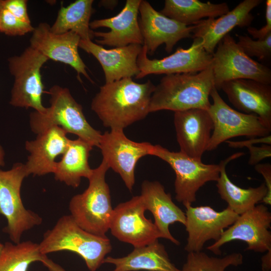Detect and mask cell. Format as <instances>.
Wrapping results in <instances>:
<instances>
[{
	"mask_svg": "<svg viewBox=\"0 0 271 271\" xmlns=\"http://www.w3.org/2000/svg\"><path fill=\"white\" fill-rule=\"evenodd\" d=\"M39 245L44 255L65 250L76 253L84 260L90 271H96L112 250L107 237L86 231L70 215L60 217L54 227L45 232Z\"/></svg>",
	"mask_w": 271,
	"mask_h": 271,
	"instance_id": "cell-3",
	"label": "cell"
},
{
	"mask_svg": "<svg viewBox=\"0 0 271 271\" xmlns=\"http://www.w3.org/2000/svg\"><path fill=\"white\" fill-rule=\"evenodd\" d=\"M154 145L136 142L127 138L123 130H112L102 134L99 148L109 168L118 173L127 188L132 191L135 182L134 171L138 161L151 155Z\"/></svg>",
	"mask_w": 271,
	"mask_h": 271,
	"instance_id": "cell-13",
	"label": "cell"
},
{
	"mask_svg": "<svg viewBox=\"0 0 271 271\" xmlns=\"http://www.w3.org/2000/svg\"><path fill=\"white\" fill-rule=\"evenodd\" d=\"M4 8L22 21L31 24L27 11V1L4 0Z\"/></svg>",
	"mask_w": 271,
	"mask_h": 271,
	"instance_id": "cell-34",
	"label": "cell"
},
{
	"mask_svg": "<svg viewBox=\"0 0 271 271\" xmlns=\"http://www.w3.org/2000/svg\"><path fill=\"white\" fill-rule=\"evenodd\" d=\"M257 172L262 175L264 180V184L267 189V193L262 202L267 205L271 204V164L259 163L254 166Z\"/></svg>",
	"mask_w": 271,
	"mask_h": 271,
	"instance_id": "cell-37",
	"label": "cell"
},
{
	"mask_svg": "<svg viewBox=\"0 0 271 271\" xmlns=\"http://www.w3.org/2000/svg\"><path fill=\"white\" fill-rule=\"evenodd\" d=\"M186 209L185 226L188 237L184 249L188 253L201 251L207 241L218 240L239 216L228 207L221 211L209 206L190 205Z\"/></svg>",
	"mask_w": 271,
	"mask_h": 271,
	"instance_id": "cell-16",
	"label": "cell"
},
{
	"mask_svg": "<svg viewBox=\"0 0 271 271\" xmlns=\"http://www.w3.org/2000/svg\"><path fill=\"white\" fill-rule=\"evenodd\" d=\"M93 0H77L67 7H61L50 31L56 34L69 31L77 34L81 40H91L93 31L89 27Z\"/></svg>",
	"mask_w": 271,
	"mask_h": 271,
	"instance_id": "cell-29",
	"label": "cell"
},
{
	"mask_svg": "<svg viewBox=\"0 0 271 271\" xmlns=\"http://www.w3.org/2000/svg\"><path fill=\"white\" fill-rule=\"evenodd\" d=\"M261 257L262 271H270L271 269V250H269Z\"/></svg>",
	"mask_w": 271,
	"mask_h": 271,
	"instance_id": "cell-40",
	"label": "cell"
},
{
	"mask_svg": "<svg viewBox=\"0 0 271 271\" xmlns=\"http://www.w3.org/2000/svg\"><path fill=\"white\" fill-rule=\"evenodd\" d=\"M4 157L5 152L3 147L0 145V166H3L5 165Z\"/></svg>",
	"mask_w": 271,
	"mask_h": 271,
	"instance_id": "cell-42",
	"label": "cell"
},
{
	"mask_svg": "<svg viewBox=\"0 0 271 271\" xmlns=\"http://www.w3.org/2000/svg\"><path fill=\"white\" fill-rule=\"evenodd\" d=\"M213 100L208 110L212 120L213 128L207 151L216 149L220 144L237 137L256 138L270 134L258 116L237 111L229 106L213 88L210 95Z\"/></svg>",
	"mask_w": 271,
	"mask_h": 271,
	"instance_id": "cell-9",
	"label": "cell"
},
{
	"mask_svg": "<svg viewBox=\"0 0 271 271\" xmlns=\"http://www.w3.org/2000/svg\"><path fill=\"white\" fill-rule=\"evenodd\" d=\"M93 147L89 143L79 138L70 140L61 160L56 163L53 173L55 180L76 188L80 185L82 177L88 179L93 171L88 163L90 152Z\"/></svg>",
	"mask_w": 271,
	"mask_h": 271,
	"instance_id": "cell-27",
	"label": "cell"
},
{
	"mask_svg": "<svg viewBox=\"0 0 271 271\" xmlns=\"http://www.w3.org/2000/svg\"><path fill=\"white\" fill-rule=\"evenodd\" d=\"M265 3V25L259 29L250 27L247 29L248 33L254 39H263L271 34V1L267 0Z\"/></svg>",
	"mask_w": 271,
	"mask_h": 271,
	"instance_id": "cell-36",
	"label": "cell"
},
{
	"mask_svg": "<svg viewBox=\"0 0 271 271\" xmlns=\"http://www.w3.org/2000/svg\"><path fill=\"white\" fill-rule=\"evenodd\" d=\"M213 53L212 67L217 90L226 81L249 79L264 84L271 83V70L246 55L229 34L225 36Z\"/></svg>",
	"mask_w": 271,
	"mask_h": 271,
	"instance_id": "cell-10",
	"label": "cell"
},
{
	"mask_svg": "<svg viewBox=\"0 0 271 271\" xmlns=\"http://www.w3.org/2000/svg\"><path fill=\"white\" fill-rule=\"evenodd\" d=\"M49 59L30 46L21 54L8 59L9 68L14 77L10 104L18 107L32 108L44 113L47 107L42 103L44 92L41 69Z\"/></svg>",
	"mask_w": 271,
	"mask_h": 271,
	"instance_id": "cell-7",
	"label": "cell"
},
{
	"mask_svg": "<svg viewBox=\"0 0 271 271\" xmlns=\"http://www.w3.org/2000/svg\"><path fill=\"white\" fill-rule=\"evenodd\" d=\"M45 255L39 244L31 240L6 242L0 253V271H27L32 263L41 262Z\"/></svg>",
	"mask_w": 271,
	"mask_h": 271,
	"instance_id": "cell-30",
	"label": "cell"
},
{
	"mask_svg": "<svg viewBox=\"0 0 271 271\" xmlns=\"http://www.w3.org/2000/svg\"><path fill=\"white\" fill-rule=\"evenodd\" d=\"M143 45L130 44L106 49L91 40H80L79 47L92 55L100 64L105 83L135 77L139 73L137 59Z\"/></svg>",
	"mask_w": 271,
	"mask_h": 271,
	"instance_id": "cell-23",
	"label": "cell"
},
{
	"mask_svg": "<svg viewBox=\"0 0 271 271\" xmlns=\"http://www.w3.org/2000/svg\"><path fill=\"white\" fill-rule=\"evenodd\" d=\"M4 8V0H0V14Z\"/></svg>",
	"mask_w": 271,
	"mask_h": 271,
	"instance_id": "cell-43",
	"label": "cell"
},
{
	"mask_svg": "<svg viewBox=\"0 0 271 271\" xmlns=\"http://www.w3.org/2000/svg\"><path fill=\"white\" fill-rule=\"evenodd\" d=\"M49 107L44 113L34 111L30 114L31 130L38 134L52 126H58L99 147L102 134L87 121L82 106L67 88L55 85L49 91Z\"/></svg>",
	"mask_w": 271,
	"mask_h": 271,
	"instance_id": "cell-4",
	"label": "cell"
},
{
	"mask_svg": "<svg viewBox=\"0 0 271 271\" xmlns=\"http://www.w3.org/2000/svg\"><path fill=\"white\" fill-rule=\"evenodd\" d=\"M213 54L207 52L200 38L193 39L188 49L178 48L170 55L160 59L148 57L146 47L143 45L137 59L140 72L135 77L142 79L150 74L195 73L211 65Z\"/></svg>",
	"mask_w": 271,
	"mask_h": 271,
	"instance_id": "cell-14",
	"label": "cell"
},
{
	"mask_svg": "<svg viewBox=\"0 0 271 271\" xmlns=\"http://www.w3.org/2000/svg\"><path fill=\"white\" fill-rule=\"evenodd\" d=\"M141 0H126L121 11L116 16L95 20L89 27L95 29L101 27L110 29L107 32H93L96 44L113 47H122L130 44L143 45V39L138 19Z\"/></svg>",
	"mask_w": 271,
	"mask_h": 271,
	"instance_id": "cell-19",
	"label": "cell"
},
{
	"mask_svg": "<svg viewBox=\"0 0 271 271\" xmlns=\"http://www.w3.org/2000/svg\"><path fill=\"white\" fill-rule=\"evenodd\" d=\"M174 123L180 152L201 161L213 128L207 110L193 108L174 112Z\"/></svg>",
	"mask_w": 271,
	"mask_h": 271,
	"instance_id": "cell-18",
	"label": "cell"
},
{
	"mask_svg": "<svg viewBox=\"0 0 271 271\" xmlns=\"http://www.w3.org/2000/svg\"><path fill=\"white\" fill-rule=\"evenodd\" d=\"M34 29L31 24L22 21L3 8L0 14V32L10 36H23Z\"/></svg>",
	"mask_w": 271,
	"mask_h": 271,
	"instance_id": "cell-33",
	"label": "cell"
},
{
	"mask_svg": "<svg viewBox=\"0 0 271 271\" xmlns=\"http://www.w3.org/2000/svg\"><path fill=\"white\" fill-rule=\"evenodd\" d=\"M109 167L102 159L88 179L89 185L82 193L73 196L69 204L70 215L86 231L105 237L109 230L113 209L109 188L105 181Z\"/></svg>",
	"mask_w": 271,
	"mask_h": 271,
	"instance_id": "cell-5",
	"label": "cell"
},
{
	"mask_svg": "<svg viewBox=\"0 0 271 271\" xmlns=\"http://www.w3.org/2000/svg\"><path fill=\"white\" fill-rule=\"evenodd\" d=\"M249 153L248 164L255 166L259 164L263 160L270 158L271 156V145L262 144L259 147L254 145L247 148Z\"/></svg>",
	"mask_w": 271,
	"mask_h": 271,
	"instance_id": "cell-35",
	"label": "cell"
},
{
	"mask_svg": "<svg viewBox=\"0 0 271 271\" xmlns=\"http://www.w3.org/2000/svg\"><path fill=\"white\" fill-rule=\"evenodd\" d=\"M243 263V256L233 252L222 257L210 256L205 252H189L180 271H225L229 266H237Z\"/></svg>",
	"mask_w": 271,
	"mask_h": 271,
	"instance_id": "cell-31",
	"label": "cell"
},
{
	"mask_svg": "<svg viewBox=\"0 0 271 271\" xmlns=\"http://www.w3.org/2000/svg\"><path fill=\"white\" fill-rule=\"evenodd\" d=\"M117 3V1H102L100 3L102 6L106 8L112 9L116 7Z\"/></svg>",
	"mask_w": 271,
	"mask_h": 271,
	"instance_id": "cell-41",
	"label": "cell"
},
{
	"mask_svg": "<svg viewBox=\"0 0 271 271\" xmlns=\"http://www.w3.org/2000/svg\"><path fill=\"white\" fill-rule=\"evenodd\" d=\"M139 11L143 45L150 55L163 44H165L166 52L170 53L180 40L192 37L194 25L188 26L165 16L146 1L141 0Z\"/></svg>",
	"mask_w": 271,
	"mask_h": 271,
	"instance_id": "cell-15",
	"label": "cell"
},
{
	"mask_svg": "<svg viewBox=\"0 0 271 271\" xmlns=\"http://www.w3.org/2000/svg\"><path fill=\"white\" fill-rule=\"evenodd\" d=\"M80 40V37L72 31L61 34H54L50 31V26L47 23H41L32 32L30 46L49 59L71 66L77 72L80 80V75L82 74L93 83L78 53Z\"/></svg>",
	"mask_w": 271,
	"mask_h": 271,
	"instance_id": "cell-17",
	"label": "cell"
},
{
	"mask_svg": "<svg viewBox=\"0 0 271 271\" xmlns=\"http://www.w3.org/2000/svg\"><path fill=\"white\" fill-rule=\"evenodd\" d=\"M228 146L232 148L241 149L247 148L257 144L271 145L270 134L262 137L251 138L241 141H227Z\"/></svg>",
	"mask_w": 271,
	"mask_h": 271,
	"instance_id": "cell-38",
	"label": "cell"
},
{
	"mask_svg": "<svg viewBox=\"0 0 271 271\" xmlns=\"http://www.w3.org/2000/svg\"><path fill=\"white\" fill-rule=\"evenodd\" d=\"M238 45L249 57H255L259 60L268 58L271 54V34L263 39L254 40L247 35H236Z\"/></svg>",
	"mask_w": 271,
	"mask_h": 271,
	"instance_id": "cell-32",
	"label": "cell"
},
{
	"mask_svg": "<svg viewBox=\"0 0 271 271\" xmlns=\"http://www.w3.org/2000/svg\"><path fill=\"white\" fill-rule=\"evenodd\" d=\"M229 11L225 3L213 4L198 0H166L160 13L187 26L195 25L203 18H216Z\"/></svg>",
	"mask_w": 271,
	"mask_h": 271,
	"instance_id": "cell-28",
	"label": "cell"
},
{
	"mask_svg": "<svg viewBox=\"0 0 271 271\" xmlns=\"http://www.w3.org/2000/svg\"><path fill=\"white\" fill-rule=\"evenodd\" d=\"M146 210L141 195L119 204L113 210L109 227L111 233L134 247L148 245L162 238L154 223L146 218Z\"/></svg>",
	"mask_w": 271,
	"mask_h": 271,
	"instance_id": "cell-12",
	"label": "cell"
},
{
	"mask_svg": "<svg viewBox=\"0 0 271 271\" xmlns=\"http://www.w3.org/2000/svg\"><path fill=\"white\" fill-rule=\"evenodd\" d=\"M262 2L261 0H244L219 18L201 20L194 25L192 38L201 39L205 50L213 54L219 42L234 28L250 26L254 19L251 11Z\"/></svg>",
	"mask_w": 271,
	"mask_h": 271,
	"instance_id": "cell-21",
	"label": "cell"
},
{
	"mask_svg": "<svg viewBox=\"0 0 271 271\" xmlns=\"http://www.w3.org/2000/svg\"><path fill=\"white\" fill-rule=\"evenodd\" d=\"M219 89L240 112L253 114L271 129V86L249 79H235L223 83Z\"/></svg>",
	"mask_w": 271,
	"mask_h": 271,
	"instance_id": "cell-20",
	"label": "cell"
},
{
	"mask_svg": "<svg viewBox=\"0 0 271 271\" xmlns=\"http://www.w3.org/2000/svg\"><path fill=\"white\" fill-rule=\"evenodd\" d=\"M141 197L146 210H149L154 218V224L162 238L176 245L180 242L171 234L169 226L178 222L186 223V215L173 201L170 193L158 181H144L142 184Z\"/></svg>",
	"mask_w": 271,
	"mask_h": 271,
	"instance_id": "cell-24",
	"label": "cell"
},
{
	"mask_svg": "<svg viewBox=\"0 0 271 271\" xmlns=\"http://www.w3.org/2000/svg\"><path fill=\"white\" fill-rule=\"evenodd\" d=\"M110 263L115 267L112 271H180L172 262L164 245L158 240L134 249L126 256L105 257L103 263Z\"/></svg>",
	"mask_w": 271,
	"mask_h": 271,
	"instance_id": "cell-25",
	"label": "cell"
},
{
	"mask_svg": "<svg viewBox=\"0 0 271 271\" xmlns=\"http://www.w3.org/2000/svg\"><path fill=\"white\" fill-rule=\"evenodd\" d=\"M151 156L167 162L174 171L175 198L185 207L196 200L201 187L208 182H216L219 177V164H204L180 151H170L159 145H154Z\"/></svg>",
	"mask_w": 271,
	"mask_h": 271,
	"instance_id": "cell-8",
	"label": "cell"
},
{
	"mask_svg": "<svg viewBox=\"0 0 271 271\" xmlns=\"http://www.w3.org/2000/svg\"><path fill=\"white\" fill-rule=\"evenodd\" d=\"M4 244H2L0 242V253L2 250V249L3 248Z\"/></svg>",
	"mask_w": 271,
	"mask_h": 271,
	"instance_id": "cell-44",
	"label": "cell"
},
{
	"mask_svg": "<svg viewBox=\"0 0 271 271\" xmlns=\"http://www.w3.org/2000/svg\"><path fill=\"white\" fill-rule=\"evenodd\" d=\"M49 271H66L61 265L49 258L47 255H45L41 261Z\"/></svg>",
	"mask_w": 271,
	"mask_h": 271,
	"instance_id": "cell-39",
	"label": "cell"
},
{
	"mask_svg": "<svg viewBox=\"0 0 271 271\" xmlns=\"http://www.w3.org/2000/svg\"><path fill=\"white\" fill-rule=\"evenodd\" d=\"M28 176L25 164L17 163L7 171L0 169V214L7 220L4 231L15 243L21 241L24 232L42 224L38 214L27 209L22 202L21 188Z\"/></svg>",
	"mask_w": 271,
	"mask_h": 271,
	"instance_id": "cell-6",
	"label": "cell"
},
{
	"mask_svg": "<svg viewBox=\"0 0 271 271\" xmlns=\"http://www.w3.org/2000/svg\"><path fill=\"white\" fill-rule=\"evenodd\" d=\"M214 86L211 65L198 73L165 75L152 95L149 112L193 108L208 110L211 104L210 93Z\"/></svg>",
	"mask_w": 271,
	"mask_h": 271,
	"instance_id": "cell-2",
	"label": "cell"
},
{
	"mask_svg": "<svg viewBox=\"0 0 271 271\" xmlns=\"http://www.w3.org/2000/svg\"><path fill=\"white\" fill-rule=\"evenodd\" d=\"M155 87L150 80L139 83L131 78L105 83L93 98L91 109L105 127L123 130L150 113L151 98Z\"/></svg>",
	"mask_w": 271,
	"mask_h": 271,
	"instance_id": "cell-1",
	"label": "cell"
},
{
	"mask_svg": "<svg viewBox=\"0 0 271 271\" xmlns=\"http://www.w3.org/2000/svg\"><path fill=\"white\" fill-rule=\"evenodd\" d=\"M243 153L234 154L221 161L220 174L216 187L220 198L224 200L234 213L239 215L251 209L258 203L262 202L267 193L264 184L257 187L247 189L240 188L231 181L226 172V166L231 161L239 158Z\"/></svg>",
	"mask_w": 271,
	"mask_h": 271,
	"instance_id": "cell-26",
	"label": "cell"
},
{
	"mask_svg": "<svg viewBox=\"0 0 271 271\" xmlns=\"http://www.w3.org/2000/svg\"><path fill=\"white\" fill-rule=\"evenodd\" d=\"M271 213L263 204L256 205L239 215L235 222L226 228L218 240L207 249L220 255L221 247L226 243L242 241L246 243L245 250L265 252L271 250Z\"/></svg>",
	"mask_w": 271,
	"mask_h": 271,
	"instance_id": "cell-11",
	"label": "cell"
},
{
	"mask_svg": "<svg viewBox=\"0 0 271 271\" xmlns=\"http://www.w3.org/2000/svg\"><path fill=\"white\" fill-rule=\"evenodd\" d=\"M67 133L60 127L52 126L37 134L35 140L26 142L25 149L30 154L25 164L28 176L54 173L56 158L63 155L70 141Z\"/></svg>",
	"mask_w": 271,
	"mask_h": 271,
	"instance_id": "cell-22",
	"label": "cell"
}]
</instances>
